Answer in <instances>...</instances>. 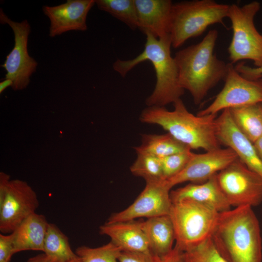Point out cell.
<instances>
[{
	"label": "cell",
	"instance_id": "6da1fadb",
	"mask_svg": "<svg viewBox=\"0 0 262 262\" xmlns=\"http://www.w3.org/2000/svg\"><path fill=\"white\" fill-rule=\"evenodd\" d=\"M211 238L227 262H262L260 225L250 206L220 213Z\"/></svg>",
	"mask_w": 262,
	"mask_h": 262
},
{
	"label": "cell",
	"instance_id": "7a4b0ae2",
	"mask_svg": "<svg viewBox=\"0 0 262 262\" xmlns=\"http://www.w3.org/2000/svg\"><path fill=\"white\" fill-rule=\"evenodd\" d=\"M218 31L208 32L201 41L177 52L174 59L177 65L180 87L188 90L196 104H199L208 91L224 80L229 64L219 59L213 50Z\"/></svg>",
	"mask_w": 262,
	"mask_h": 262
},
{
	"label": "cell",
	"instance_id": "3957f363",
	"mask_svg": "<svg viewBox=\"0 0 262 262\" xmlns=\"http://www.w3.org/2000/svg\"><path fill=\"white\" fill-rule=\"evenodd\" d=\"M174 110L152 106L141 113L142 123L161 126L176 139L191 149L206 151L220 148L216 135V115H194L189 112L181 98L173 103Z\"/></svg>",
	"mask_w": 262,
	"mask_h": 262
},
{
	"label": "cell",
	"instance_id": "277c9868",
	"mask_svg": "<svg viewBox=\"0 0 262 262\" xmlns=\"http://www.w3.org/2000/svg\"><path fill=\"white\" fill-rule=\"evenodd\" d=\"M146 42L143 51L134 58L129 60H116L114 69L121 76L127 74L136 65L149 61L155 70L156 82L151 94L146 99L148 106H164L180 98L184 94L179 81L177 63L171 54L170 36L158 39L146 33Z\"/></svg>",
	"mask_w": 262,
	"mask_h": 262
},
{
	"label": "cell",
	"instance_id": "5b68a950",
	"mask_svg": "<svg viewBox=\"0 0 262 262\" xmlns=\"http://www.w3.org/2000/svg\"><path fill=\"white\" fill-rule=\"evenodd\" d=\"M229 6L213 0L173 3L170 27L172 46L179 48L188 39L202 34L210 25L223 23L228 17Z\"/></svg>",
	"mask_w": 262,
	"mask_h": 262
},
{
	"label": "cell",
	"instance_id": "8992f818",
	"mask_svg": "<svg viewBox=\"0 0 262 262\" xmlns=\"http://www.w3.org/2000/svg\"><path fill=\"white\" fill-rule=\"evenodd\" d=\"M219 214L210 206L190 200L172 203L168 215L174 229L175 246L185 251L211 238Z\"/></svg>",
	"mask_w": 262,
	"mask_h": 262
},
{
	"label": "cell",
	"instance_id": "52a82bcc",
	"mask_svg": "<svg viewBox=\"0 0 262 262\" xmlns=\"http://www.w3.org/2000/svg\"><path fill=\"white\" fill-rule=\"evenodd\" d=\"M261 8L254 1L239 6L229 5L228 17L231 23L233 34L228 47L230 63L250 60L256 67L262 66V34L256 28L254 17Z\"/></svg>",
	"mask_w": 262,
	"mask_h": 262
},
{
	"label": "cell",
	"instance_id": "ba28073f",
	"mask_svg": "<svg viewBox=\"0 0 262 262\" xmlns=\"http://www.w3.org/2000/svg\"><path fill=\"white\" fill-rule=\"evenodd\" d=\"M39 203L37 196L25 181L11 180L0 173V231L12 233L27 217L35 213Z\"/></svg>",
	"mask_w": 262,
	"mask_h": 262
},
{
	"label": "cell",
	"instance_id": "9c48e42d",
	"mask_svg": "<svg viewBox=\"0 0 262 262\" xmlns=\"http://www.w3.org/2000/svg\"><path fill=\"white\" fill-rule=\"evenodd\" d=\"M216 177L231 207H253L262 202V178L238 158L218 173Z\"/></svg>",
	"mask_w": 262,
	"mask_h": 262
},
{
	"label": "cell",
	"instance_id": "30bf717a",
	"mask_svg": "<svg viewBox=\"0 0 262 262\" xmlns=\"http://www.w3.org/2000/svg\"><path fill=\"white\" fill-rule=\"evenodd\" d=\"M0 22L2 24H8L14 34V48L1 66L6 72L5 79L12 81L11 87L13 90L24 89L29 85L30 77L36 71L38 66L37 61L30 56L28 51L31 26L27 20L21 22L11 20L1 9Z\"/></svg>",
	"mask_w": 262,
	"mask_h": 262
},
{
	"label": "cell",
	"instance_id": "8fae6325",
	"mask_svg": "<svg viewBox=\"0 0 262 262\" xmlns=\"http://www.w3.org/2000/svg\"><path fill=\"white\" fill-rule=\"evenodd\" d=\"M224 80V85L214 100L197 115H216L225 109L262 103V78L247 79L229 63Z\"/></svg>",
	"mask_w": 262,
	"mask_h": 262
},
{
	"label": "cell",
	"instance_id": "7c38bea8",
	"mask_svg": "<svg viewBox=\"0 0 262 262\" xmlns=\"http://www.w3.org/2000/svg\"><path fill=\"white\" fill-rule=\"evenodd\" d=\"M171 188L166 180L147 182L134 201L125 209L112 213L107 222L147 219L169 214L172 205Z\"/></svg>",
	"mask_w": 262,
	"mask_h": 262
},
{
	"label": "cell",
	"instance_id": "4fadbf2b",
	"mask_svg": "<svg viewBox=\"0 0 262 262\" xmlns=\"http://www.w3.org/2000/svg\"><path fill=\"white\" fill-rule=\"evenodd\" d=\"M237 158L236 153L229 147H220L201 154L193 153L183 169L166 180L171 188L186 181L201 183L216 175Z\"/></svg>",
	"mask_w": 262,
	"mask_h": 262
},
{
	"label": "cell",
	"instance_id": "5bb4252c",
	"mask_svg": "<svg viewBox=\"0 0 262 262\" xmlns=\"http://www.w3.org/2000/svg\"><path fill=\"white\" fill-rule=\"evenodd\" d=\"M216 135L220 143L232 149L250 170L262 178V162L253 145L234 124L229 109L216 118Z\"/></svg>",
	"mask_w": 262,
	"mask_h": 262
},
{
	"label": "cell",
	"instance_id": "9a60e30c",
	"mask_svg": "<svg viewBox=\"0 0 262 262\" xmlns=\"http://www.w3.org/2000/svg\"><path fill=\"white\" fill-rule=\"evenodd\" d=\"M95 3V0H68L56 6H43L44 14L50 21L49 36L54 37L70 31H86L88 13Z\"/></svg>",
	"mask_w": 262,
	"mask_h": 262
},
{
	"label": "cell",
	"instance_id": "2e32d148",
	"mask_svg": "<svg viewBox=\"0 0 262 262\" xmlns=\"http://www.w3.org/2000/svg\"><path fill=\"white\" fill-rule=\"evenodd\" d=\"M138 29L157 38L170 35L171 14L173 3L170 0H134Z\"/></svg>",
	"mask_w": 262,
	"mask_h": 262
},
{
	"label": "cell",
	"instance_id": "e0dca14e",
	"mask_svg": "<svg viewBox=\"0 0 262 262\" xmlns=\"http://www.w3.org/2000/svg\"><path fill=\"white\" fill-rule=\"evenodd\" d=\"M99 232L108 236L121 251L150 252L142 221L106 222L99 227Z\"/></svg>",
	"mask_w": 262,
	"mask_h": 262
},
{
	"label": "cell",
	"instance_id": "ac0fdd59",
	"mask_svg": "<svg viewBox=\"0 0 262 262\" xmlns=\"http://www.w3.org/2000/svg\"><path fill=\"white\" fill-rule=\"evenodd\" d=\"M216 175L204 182L190 183L171 191L172 203L190 200L210 206L219 213L231 209V206L219 187Z\"/></svg>",
	"mask_w": 262,
	"mask_h": 262
},
{
	"label": "cell",
	"instance_id": "d6986e66",
	"mask_svg": "<svg viewBox=\"0 0 262 262\" xmlns=\"http://www.w3.org/2000/svg\"><path fill=\"white\" fill-rule=\"evenodd\" d=\"M150 253L158 260L167 256L173 250L175 241L173 225L169 215H164L142 221Z\"/></svg>",
	"mask_w": 262,
	"mask_h": 262
},
{
	"label": "cell",
	"instance_id": "ffe728a7",
	"mask_svg": "<svg viewBox=\"0 0 262 262\" xmlns=\"http://www.w3.org/2000/svg\"><path fill=\"white\" fill-rule=\"evenodd\" d=\"M49 222L36 213L25 218L11 233L15 253L26 250L43 252Z\"/></svg>",
	"mask_w": 262,
	"mask_h": 262
},
{
	"label": "cell",
	"instance_id": "44dd1931",
	"mask_svg": "<svg viewBox=\"0 0 262 262\" xmlns=\"http://www.w3.org/2000/svg\"><path fill=\"white\" fill-rule=\"evenodd\" d=\"M229 109L234 124L252 143L262 136V103Z\"/></svg>",
	"mask_w": 262,
	"mask_h": 262
},
{
	"label": "cell",
	"instance_id": "7402d4cb",
	"mask_svg": "<svg viewBox=\"0 0 262 262\" xmlns=\"http://www.w3.org/2000/svg\"><path fill=\"white\" fill-rule=\"evenodd\" d=\"M134 148L136 153H145L160 159L191 150L168 133L163 134H144L142 135L141 144Z\"/></svg>",
	"mask_w": 262,
	"mask_h": 262
},
{
	"label": "cell",
	"instance_id": "603a6c76",
	"mask_svg": "<svg viewBox=\"0 0 262 262\" xmlns=\"http://www.w3.org/2000/svg\"><path fill=\"white\" fill-rule=\"evenodd\" d=\"M55 262H80L70 247L68 238L54 224L49 223L43 252Z\"/></svg>",
	"mask_w": 262,
	"mask_h": 262
},
{
	"label": "cell",
	"instance_id": "cb8c5ba5",
	"mask_svg": "<svg viewBox=\"0 0 262 262\" xmlns=\"http://www.w3.org/2000/svg\"><path fill=\"white\" fill-rule=\"evenodd\" d=\"M98 9L105 11L124 22L131 29L138 27L134 0H96Z\"/></svg>",
	"mask_w": 262,
	"mask_h": 262
},
{
	"label": "cell",
	"instance_id": "d4e9b609",
	"mask_svg": "<svg viewBox=\"0 0 262 262\" xmlns=\"http://www.w3.org/2000/svg\"><path fill=\"white\" fill-rule=\"evenodd\" d=\"M136 153L137 158L130 167L134 176L144 179L146 182L164 180L160 158L145 153Z\"/></svg>",
	"mask_w": 262,
	"mask_h": 262
},
{
	"label": "cell",
	"instance_id": "484cf974",
	"mask_svg": "<svg viewBox=\"0 0 262 262\" xmlns=\"http://www.w3.org/2000/svg\"><path fill=\"white\" fill-rule=\"evenodd\" d=\"M121 252L120 249L111 241L98 247L82 246L75 250L80 262H119Z\"/></svg>",
	"mask_w": 262,
	"mask_h": 262
},
{
	"label": "cell",
	"instance_id": "4316f807",
	"mask_svg": "<svg viewBox=\"0 0 262 262\" xmlns=\"http://www.w3.org/2000/svg\"><path fill=\"white\" fill-rule=\"evenodd\" d=\"M185 262H227L210 238L198 246L184 251Z\"/></svg>",
	"mask_w": 262,
	"mask_h": 262
},
{
	"label": "cell",
	"instance_id": "83f0119b",
	"mask_svg": "<svg viewBox=\"0 0 262 262\" xmlns=\"http://www.w3.org/2000/svg\"><path fill=\"white\" fill-rule=\"evenodd\" d=\"M193 154L191 150H189L161 159L164 179L167 180L181 172L189 161Z\"/></svg>",
	"mask_w": 262,
	"mask_h": 262
},
{
	"label": "cell",
	"instance_id": "f1b7e54d",
	"mask_svg": "<svg viewBox=\"0 0 262 262\" xmlns=\"http://www.w3.org/2000/svg\"><path fill=\"white\" fill-rule=\"evenodd\" d=\"M150 252L121 251L119 262H158Z\"/></svg>",
	"mask_w": 262,
	"mask_h": 262
},
{
	"label": "cell",
	"instance_id": "f546056e",
	"mask_svg": "<svg viewBox=\"0 0 262 262\" xmlns=\"http://www.w3.org/2000/svg\"><path fill=\"white\" fill-rule=\"evenodd\" d=\"M15 254L12 233L0 234V262H9Z\"/></svg>",
	"mask_w": 262,
	"mask_h": 262
},
{
	"label": "cell",
	"instance_id": "4dcf8cb0",
	"mask_svg": "<svg viewBox=\"0 0 262 262\" xmlns=\"http://www.w3.org/2000/svg\"><path fill=\"white\" fill-rule=\"evenodd\" d=\"M234 67L238 73L247 79L255 80L262 78V66L260 67H252L242 62L238 64Z\"/></svg>",
	"mask_w": 262,
	"mask_h": 262
},
{
	"label": "cell",
	"instance_id": "1f68e13d",
	"mask_svg": "<svg viewBox=\"0 0 262 262\" xmlns=\"http://www.w3.org/2000/svg\"><path fill=\"white\" fill-rule=\"evenodd\" d=\"M158 262H185L184 251L174 246L172 251Z\"/></svg>",
	"mask_w": 262,
	"mask_h": 262
},
{
	"label": "cell",
	"instance_id": "d6a6232c",
	"mask_svg": "<svg viewBox=\"0 0 262 262\" xmlns=\"http://www.w3.org/2000/svg\"><path fill=\"white\" fill-rule=\"evenodd\" d=\"M27 262H55L45 253H42L30 258Z\"/></svg>",
	"mask_w": 262,
	"mask_h": 262
},
{
	"label": "cell",
	"instance_id": "836d02e7",
	"mask_svg": "<svg viewBox=\"0 0 262 262\" xmlns=\"http://www.w3.org/2000/svg\"><path fill=\"white\" fill-rule=\"evenodd\" d=\"M254 147L262 162V136L253 143Z\"/></svg>",
	"mask_w": 262,
	"mask_h": 262
},
{
	"label": "cell",
	"instance_id": "e575fe53",
	"mask_svg": "<svg viewBox=\"0 0 262 262\" xmlns=\"http://www.w3.org/2000/svg\"><path fill=\"white\" fill-rule=\"evenodd\" d=\"M13 82L12 80L8 79H5L3 81L0 82V93L9 86H12Z\"/></svg>",
	"mask_w": 262,
	"mask_h": 262
}]
</instances>
